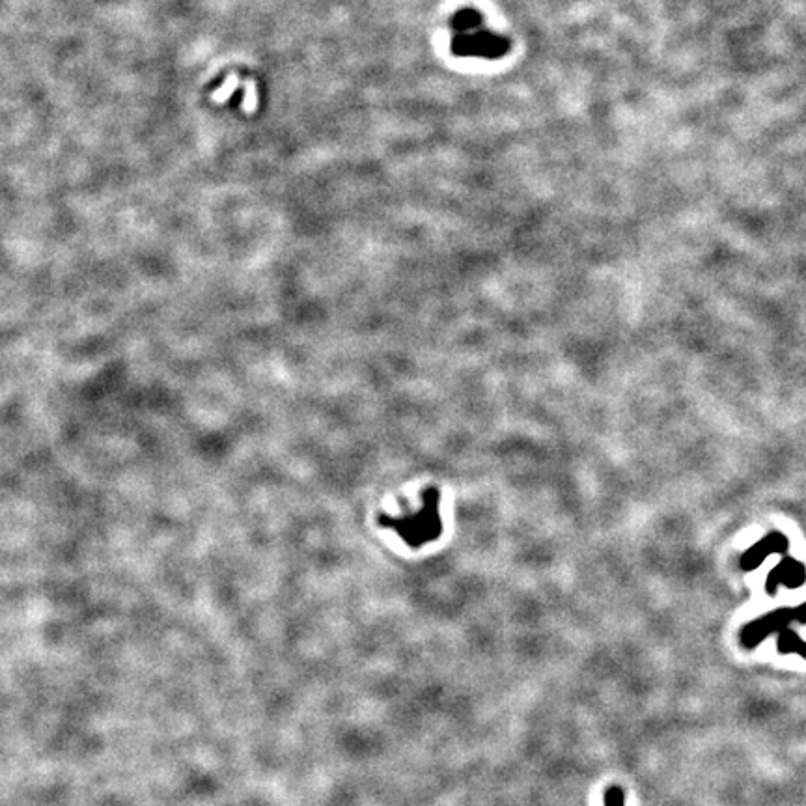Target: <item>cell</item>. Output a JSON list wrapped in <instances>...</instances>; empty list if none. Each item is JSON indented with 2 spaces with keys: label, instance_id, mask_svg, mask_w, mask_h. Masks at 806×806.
I'll return each instance as SVG.
<instances>
[{
  "label": "cell",
  "instance_id": "52a82bcc",
  "mask_svg": "<svg viewBox=\"0 0 806 806\" xmlns=\"http://www.w3.org/2000/svg\"><path fill=\"white\" fill-rule=\"evenodd\" d=\"M605 806H624V790L620 786H611L605 792Z\"/></svg>",
  "mask_w": 806,
  "mask_h": 806
},
{
  "label": "cell",
  "instance_id": "3957f363",
  "mask_svg": "<svg viewBox=\"0 0 806 806\" xmlns=\"http://www.w3.org/2000/svg\"><path fill=\"white\" fill-rule=\"evenodd\" d=\"M792 622H797L795 609H780L767 614L764 618H758L751 622L749 626L743 627L741 631V644L747 650H754L760 642H764L773 633H780L782 629L790 626Z\"/></svg>",
  "mask_w": 806,
  "mask_h": 806
},
{
  "label": "cell",
  "instance_id": "7a4b0ae2",
  "mask_svg": "<svg viewBox=\"0 0 806 806\" xmlns=\"http://www.w3.org/2000/svg\"><path fill=\"white\" fill-rule=\"evenodd\" d=\"M454 53L459 56H482V58H499L506 55L510 42L486 28H476L467 34H456L452 42Z\"/></svg>",
  "mask_w": 806,
  "mask_h": 806
},
{
  "label": "cell",
  "instance_id": "6da1fadb",
  "mask_svg": "<svg viewBox=\"0 0 806 806\" xmlns=\"http://www.w3.org/2000/svg\"><path fill=\"white\" fill-rule=\"evenodd\" d=\"M439 499L441 493L437 487H428L422 493V501L418 510H411L405 514L379 515V525L385 529L396 530L402 536L403 542L409 547L417 549L426 543L435 542L441 532L443 523L439 515Z\"/></svg>",
  "mask_w": 806,
  "mask_h": 806
},
{
  "label": "cell",
  "instance_id": "5b68a950",
  "mask_svg": "<svg viewBox=\"0 0 806 806\" xmlns=\"http://www.w3.org/2000/svg\"><path fill=\"white\" fill-rule=\"evenodd\" d=\"M780 654H797L806 659V640L801 639L792 629H782L777 637Z\"/></svg>",
  "mask_w": 806,
  "mask_h": 806
},
{
  "label": "cell",
  "instance_id": "8992f818",
  "mask_svg": "<svg viewBox=\"0 0 806 806\" xmlns=\"http://www.w3.org/2000/svg\"><path fill=\"white\" fill-rule=\"evenodd\" d=\"M480 25H482V15L474 10H461L452 19V27L456 30V34L473 32L476 28H480Z\"/></svg>",
  "mask_w": 806,
  "mask_h": 806
},
{
  "label": "cell",
  "instance_id": "277c9868",
  "mask_svg": "<svg viewBox=\"0 0 806 806\" xmlns=\"http://www.w3.org/2000/svg\"><path fill=\"white\" fill-rule=\"evenodd\" d=\"M805 581V568L797 562L786 560L782 562L777 570L769 575L767 581V590L775 592L779 586H788V588H797Z\"/></svg>",
  "mask_w": 806,
  "mask_h": 806
}]
</instances>
